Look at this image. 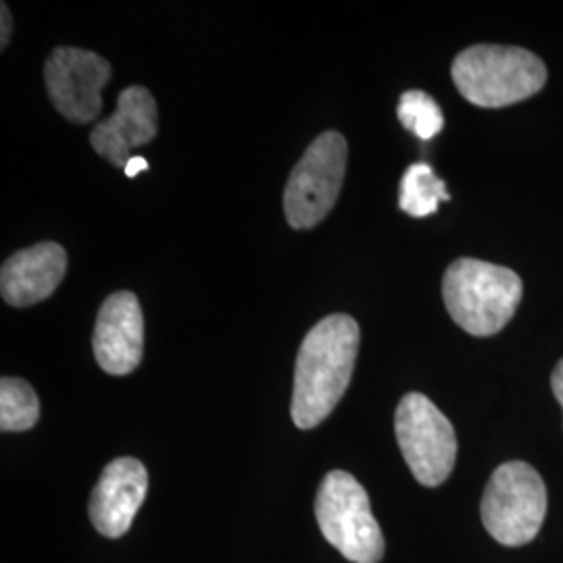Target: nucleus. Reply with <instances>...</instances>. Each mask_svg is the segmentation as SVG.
<instances>
[{"label": "nucleus", "instance_id": "nucleus-1", "mask_svg": "<svg viewBox=\"0 0 563 563\" xmlns=\"http://www.w3.org/2000/svg\"><path fill=\"white\" fill-rule=\"evenodd\" d=\"M360 339V325L344 313L328 316L309 330L295 367L290 416L297 428H318L334 411L353 378Z\"/></svg>", "mask_w": 563, "mask_h": 563}, {"label": "nucleus", "instance_id": "nucleus-2", "mask_svg": "<svg viewBox=\"0 0 563 563\" xmlns=\"http://www.w3.org/2000/svg\"><path fill=\"white\" fill-rule=\"evenodd\" d=\"M520 276L495 263L472 257L455 260L443 278V301L449 316L472 336L501 332L522 301Z\"/></svg>", "mask_w": 563, "mask_h": 563}, {"label": "nucleus", "instance_id": "nucleus-3", "mask_svg": "<svg viewBox=\"0 0 563 563\" xmlns=\"http://www.w3.org/2000/svg\"><path fill=\"white\" fill-rule=\"evenodd\" d=\"M451 76L465 101L499 109L534 97L547 84V67L520 46L478 44L455 57Z\"/></svg>", "mask_w": 563, "mask_h": 563}, {"label": "nucleus", "instance_id": "nucleus-4", "mask_svg": "<svg viewBox=\"0 0 563 563\" xmlns=\"http://www.w3.org/2000/svg\"><path fill=\"white\" fill-rule=\"evenodd\" d=\"M316 520L323 539L349 562H383V530L372 514L365 488L349 472L325 474L316 497Z\"/></svg>", "mask_w": 563, "mask_h": 563}, {"label": "nucleus", "instance_id": "nucleus-5", "mask_svg": "<svg viewBox=\"0 0 563 563\" xmlns=\"http://www.w3.org/2000/svg\"><path fill=\"white\" fill-rule=\"evenodd\" d=\"M484 528L505 547H522L539 534L547 516L541 474L526 462L499 465L484 488Z\"/></svg>", "mask_w": 563, "mask_h": 563}, {"label": "nucleus", "instance_id": "nucleus-6", "mask_svg": "<svg viewBox=\"0 0 563 563\" xmlns=\"http://www.w3.org/2000/svg\"><path fill=\"white\" fill-rule=\"evenodd\" d=\"M349 146L341 132H323L309 144L284 190L286 222L311 230L323 222L341 195Z\"/></svg>", "mask_w": 563, "mask_h": 563}, {"label": "nucleus", "instance_id": "nucleus-7", "mask_svg": "<svg viewBox=\"0 0 563 563\" xmlns=\"http://www.w3.org/2000/svg\"><path fill=\"white\" fill-rule=\"evenodd\" d=\"M395 432L405 463L423 486H439L451 476L457 460V437L443 411L420 393L402 397Z\"/></svg>", "mask_w": 563, "mask_h": 563}, {"label": "nucleus", "instance_id": "nucleus-8", "mask_svg": "<svg viewBox=\"0 0 563 563\" xmlns=\"http://www.w3.org/2000/svg\"><path fill=\"white\" fill-rule=\"evenodd\" d=\"M111 65L101 55L76 46H59L44 65L48 97L65 120L90 123L101 115L102 86Z\"/></svg>", "mask_w": 563, "mask_h": 563}, {"label": "nucleus", "instance_id": "nucleus-9", "mask_svg": "<svg viewBox=\"0 0 563 563\" xmlns=\"http://www.w3.org/2000/svg\"><path fill=\"white\" fill-rule=\"evenodd\" d=\"M92 346L97 362L111 376H125L139 367L144 353V316L134 292L120 290L102 302Z\"/></svg>", "mask_w": 563, "mask_h": 563}, {"label": "nucleus", "instance_id": "nucleus-10", "mask_svg": "<svg viewBox=\"0 0 563 563\" xmlns=\"http://www.w3.org/2000/svg\"><path fill=\"white\" fill-rule=\"evenodd\" d=\"M148 490L146 467L120 457L102 470L90 497V522L107 539H120L134 522Z\"/></svg>", "mask_w": 563, "mask_h": 563}, {"label": "nucleus", "instance_id": "nucleus-11", "mask_svg": "<svg viewBox=\"0 0 563 563\" xmlns=\"http://www.w3.org/2000/svg\"><path fill=\"white\" fill-rule=\"evenodd\" d=\"M159 115L153 95L142 86L125 88L111 118L99 121L90 134L92 148L102 159L125 167L134 157L132 151L157 136Z\"/></svg>", "mask_w": 563, "mask_h": 563}, {"label": "nucleus", "instance_id": "nucleus-12", "mask_svg": "<svg viewBox=\"0 0 563 563\" xmlns=\"http://www.w3.org/2000/svg\"><path fill=\"white\" fill-rule=\"evenodd\" d=\"M67 272V253L57 242H38L11 255L0 272V292L11 307L48 299Z\"/></svg>", "mask_w": 563, "mask_h": 563}, {"label": "nucleus", "instance_id": "nucleus-13", "mask_svg": "<svg viewBox=\"0 0 563 563\" xmlns=\"http://www.w3.org/2000/svg\"><path fill=\"white\" fill-rule=\"evenodd\" d=\"M444 181L428 163L407 167L399 188V207L411 218H426L439 211V202L449 201Z\"/></svg>", "mask_w": 563, "mask_h": 563}, {"label": "nucleus", "instance_id": "nucleus-14", "mask_svg": "<svg viewBox=\"0 0 563 563\" xmlns=\"http://www.w3.org/2000/svg\"><path fill=\"white\" fill-rule=\"evenodd\" d=\"M41 418V401L32 384L20 378H2L0 383V430L25 432Z\"/></svg>", "mask_w": 563, "mask_h": 563}, {"label": "nucleus", "instance_id": "nucleus-15", "mask_svg": "<svg viewBox=\"0 0 563 563\" xmlns=\"http://www.w3.org/2000/svg\"><path fill=\"white\" fill-rule=\"evenodd\" d=\"M397 115L402 128L420 141H430L443 130L444 118L439 102L422 90L405 92L397 107Z\"/></svg>", "mask_w": 563, "mask_h": 563}, {"label": "nucleus", "instance_id": "nucleus-16", "mask_svg": "<svg viewBox=\"0 0 563 563\" xmlns=\"http://www.w3.org/2000/svg\"><path fill=\"white\" fill-rule=\"evenodd\" d=\"M0 9H2V11H0V15H2V27H0V30H2V34H0V46H2V48H7L9 38H11V30H13V25H11L13 20H11V11H9L7 2H2V4H0Z\"/></svg>", "mask_w": 563, "mask_h": 563}, {"label": "nucleus", "instance_id": "nucleus-17", "mask_svg": "<svg viewBox=\"0 0 563 563\" xmlns=\"http://www.w3.org/2000/svg\"><path fill=\"white\" fill-rule=\"evenodd\" d=\"M551 388H553V395H555V399L560 401L563 409V360L558 363V367L553 369V376H551Z\"/></svg>", "mask_w": 563, "mask_h": 563}, {"label": "nucleus", "instance_id": "nucleus-18", "mask_svg": "<svg viewBox=\"0 0 563 563\" xmlns=\"http://www.w3.org/2000/svg\"><path fill=\"white\" fill-rule=\"evenodd\" d=\"M146 169H148V163H146L144 157H139V155H134V157L128 162V165L123 167V172H125L128 178H136L141 172H146Z\"/></svg>", "mask_w": 563, "mask_h": 563}]
</instances>
